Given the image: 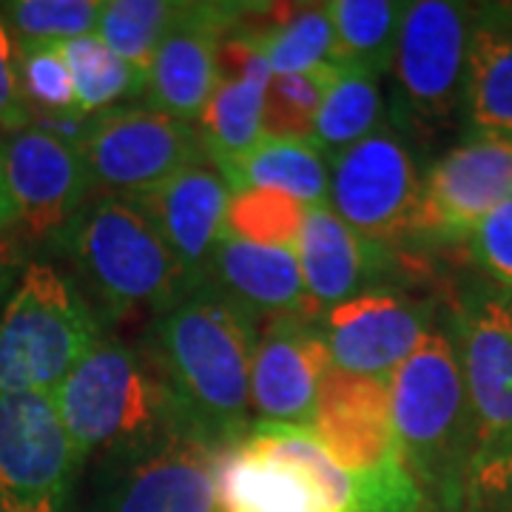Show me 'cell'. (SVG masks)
Returning a JSON list of instances; mask_svg holds the SVG:
<instances>
[{
	"label": "cell",
	"instance_id": "cell-3",
	"mask_svg": "<svg viewBox=\"0 0 512 512\" xmlns=\"http://www.w3.org/2000/svg\"><path fill=\"white\" fill-rule=\"evenodd\" d=\"M57 416L83 467L146 453L191 433L163 367L146 342L103 336L52 393Z\"/></svg>",
	"mask_w": 512,
	"mask_h": 512
},
{
	"label": "cell",
	"instance_id": "cell-5",
	"mask_svg": "<svg viewBox=\"0 0 512 512\" xmlns=\"http://www.w3.org/2000/svg\"><path fill=\"white\" fill-rule=\"evenodd\" d=\"M100 319H154L194 291L154 222L128 197L92 194L57 242Z\"/></svg>",
	"mask_w": 512,
	"mask_h": 512
},
{
	"label": "cell",
	"instance_id": "cell-17",
	"mask_svg": "<svg viewBox=\"0 0 512 512\" xmlns=\"http://www.w3.org/2000/svg\"><path fill=\"white\" fill-rule=\"evenodd\" d=\"M333 362L316 319L274 316L259 325L251 362L254 424L311 430L319 387Z\"/></svg>",
	"mask_w": 512,
	"mask_h": 512
},
{
	"label": "cell",
	"instance_id": "cell-34",
	"mask_svg": "<svg viewBox=\"0 0 512 512\" xmlns=\"http://www.w3.org/2000/svg\"><path fill=\"white\" fill-rule=\"evenodd\" d=\"M470 259L498 291L512 293V200L495 208L464 239Z\"/></svg>",
	"mask_w": 512,
	"mask_h": 512
},
{
	"label": "cell",
	"instance_id": "cell-7",
	"mask_svg": "<svg viewBox=\"0 0 512 512\" xmlns=\"http://www.w3.org/2000/svg\"><path fill=\"white\" fill-rule=\"evenodd\" d=\"M103 336L100 313L72 276L29 262L0 308V396H52Z\"/></svg>",
	"mask_w": 512,
	"mask_h": 512
},
{
	"label": "cell",
	"instance_id": "cell-27",
	"mask_svg": "<svg viewBox=\"0 0 512 512\" xmlns=\"http://www.w3.org/2000/svg\"><path fill=\"white\" fill-rule=\"evenodd\" d=\"M387 120V103L382 94V77L359 69H342L322 100L313 123L311 146L333 157L356 146Z\"/></svg>",
	"mask_w": 512,
	"mask_h": 512
},
{
	"label": "cell",
	"instance_id": "cell-1",
	"mask_svg": "<svg viewBox=\"0 0 512 512\" xmlns=\"http://www.w3.org/2000/svg\"><path fill=\"white\" fill-rule=\"evenodd\" d=\"M259 322L200 285L154 319L146 345L163 367L188 430L211 447L237 444L254 424L251 362Z\"/></svg>",
	"mask_w": 512,
	"mask_h": 512
},
{
	"label": "cell",
	"instance_id": "cell-30",
	"mask_svg": "<svg viewBox=\"0 0 512 512\" xmlns=\"http://www.w3.org/2000/svg\"><path fill=\"white\" fill-rule=\"evenodd\" d=\"M339 74L336 63L302 74H274L265 94L262 137L311 143L313 123L322 100Z\"/></svg>",
	"mask_w": 512,
	"mask_h": 512
},
{
	"label": "cell",
	"instance_id": "cell-25",
	"mask_svg": "<svg viewBox=\"0 0 512 512\" xmlns=\"http://www.w3.org/2000/svg\"><path fill=\"white\" fill-rule=\"evenodd\" d=\"M217 163V160H214ZM220 171L231 194L245 188H265L293 197L302 205H328L330 160L302 140L262 137L245 154L220 160Z\"/></svg>",
	"mask_w": 512,
	"mask_h": 512
},
{
	"label": "cell",
	"instance_id": "cell-23",
	"mask_svg": "<svg viewBox=\"0 0 512 512\" xmlns=\"http://www.w3.org/2000/svg\"><path fill=\"white\" fill-rule=\"evenodd\" d=\"M461 117L467 134L512 137V3H476Z\"/></svg>",
	"mask_w": 512,
	"mask_h": 512
},
{
	"label": "cell",
	"instance_id": "cell-6",
	"mask_svg": "<svg viewBox=\"0 0 512 512\" xmlns=\"http://www.w3.org/2000/svg\"><path fill=\"white\" fill-rule=\"evenodd\" d=\"M450 333L473 430L461 512H512V293H464Z\"/></svg>",
	"mask_w": 512,
	"mask_h": 512
},
{
	"label": "cell",
	"instance_id": "cell-15",
	"mask_svg": "<svg viewBox=\"0 0 512 512\" xmlns=\"http://www.w3.org/2000/svg\"><path fill=\"white\" fill-rule=\"evenodd\" d=\"M512 200V137L467 134L421 174L413 237L464 239Z\"/></svg>",
	"mask_w": 512,
	"mask_h": 512
},
{
	"label": "cell",
	"instance_id": "cell-11",
	"mask_svg": "<svg viewBox=\"0 0 512 512\" xmlns=\"http://www.w3.org/2000/svg\"><path fill=\"white\" fill-rule=\"evenodd\" d=\"M419 197L416 154L390 117L365 140L330 157L328 208L373 245L393 248L413 237Z\"/></svg>",
	"mask_w": 512,
	"mask_h": 512
},
{
	"label": "cell",
	"instance_id": "cell-19",
	"mask_svg": "<svg viewBox=\"0 0 512 512\" xmlns=\"http://www.w3.org/2000/svg\"><path fill=\"white\" fill-rule=\"evenodd\" d=\"M131 200L154 222L188 285L200 288L208 276L217 242L225 234V211L231 200V188L222 177L220 165L202 154L200 160L188 163L165 183Z\"/></svg>",
	"mask_w": 512,
	"mask_h": 512
},
{
	"label": "cell",
	"instance_id": "cell-10",
	"mask_svg": "<svg viewBox=\"0 0 512 512\" xmlns=\"http://www.w3.org/2000/svg\"><path fill=\"white\" fill-rule=\"evenodd\" d=\"M74 148L92 194L140 197L205 154L197 126L151 106H120L83 120Z\"/></svg>",
	"mask_w": 512,
	"mask_h": 512
},
{
	"label": "cell",
	"instance_id": "cell-18",
	"mask_svg": "<svg viewBox=\"0 0 512 512\" xmlns=\"http://www.w3.org/2000/svg\"><path fill=\"white\" fill-rule=\"evenodd\" d=\"M311 433L350 476L373 478L404 467L390 416V382L382 379L330 367Z\"/></svg>",
	"mask_w": 512,
	"mask_h": 512
},
{
	"label": "cell",
	"instance_id": "cell-31",
	"mask_svg": "<svg viewBox=\"0 0 512 512\" xmlns=\"http://www.w3.org/2000/svg\"><path fill=\"white\" fill-rule=\"evenodd\" d=\"M308 205L279 191L265 188H245L231 194L225 211V234L265 245V248H291L299 239Z\"/></svg>",
	"mask_w": 512,
	"mask_h": 512
},
{
	"label": "cell",
	"instance_id": "cell-8",
	"mask_svg": "<svg viewBox=\"0 0 512 512\" xmlns=\"http://www.w3.org/2000/svg\"><path fill=\"white\" fill-rule=\"evenodd\" d=\"M476 3H407L393 52V111L399 131L430 134L447 128L464 103L467 49Z\"/></svg>",
	"mask_w": 512,
	"mask_h": 512
},
{
	"label": "cell",
	"instance_id": "cell-4",
	"mask_svg": "<svg viewBox=\"0 0 512 512\" xmlns=\"http://www.w3.org/2000/svg\"><path fill=\"white\" fill-rule=\"evenodd\" d=\"M390 416L424 512L464 510L473 430L450 330H433L390 376Z\"/></svg>",
	"mask_w": 512,
	"mask_h": 512
},
{
	"label": "cell",
	"instance_id": "cell-32",
	"mask_svg": "<svg viewBox=\"0 0 512 512\" xmlns=\"http://www.w3.org/2000/svg\"><path fill=\"white\" fill-rule=\"evenodd\" d=\"M18 72L23 103L35 120V111L46 117H63L72 123H83L77 111L74 83L60 43H26L18 40Z\"/></svg>",
	"mask_w": 512,
	"mask_h": 512
},
{
	"label": "cell",
	"instance_id": "cell-26",
	"mask_svg": "<svg viewBox=\"0 0 512 512\" xmlns=\"http://www.w3.org/2000/svg\"><path fill=\"white\" fill-rule=\"evenodd\" d=\"M333 63L376 77L390 72L407 3L399 0H333Z\"/></svg>",
	"mask_w": 512,
	"mask_h": 512
},
{
	"label": "cell",
	"instance_id": "cell-14",
	"mask_svg": "<svg viewBox=\"0 0 512 512\" xmlns=\"http://www.w3.org/2000/svg\"><path fill=\"white\" fill-rule=\"evenodd\" d=\"M316 328L336 370L390 382L439 325L433 302L384 288L322 311Z\"/></svg>",
	"mask_w": 512,
	"mask_h": 512
},
{
	"label": "cell",
	"instance_id": "cell-29",
	"mask_svg": "<svg viewBox=\"0 0 512 512\" xmlns=\"http://www.w3.org/2000/svg\"><path fill=\"white\" fill-rule=\"evenodd\" d=\"M177 12L180 3L171 0H103L94 35L146 80L157 46Z\"/></svg>",
	"mask_w": 512,
	"mask_h": 512
},
{
	"label": "cell",
	"instance_id": "cell-21",
	"mask_svg": "<svg viewBox=\"0 0 512 512\" xmlns=\"http://www.w3.org/2000/svg\"><path fill=\"white\" fill-rule=\"evenodd\" d=\"M202 285L217 288L259 325L274 316H319L291 248H265L222 234Z\"/></svg>",
	"mask_w": 512,
	"mask_h": 512
},
{
	"label": "cell",
	"instance_id": "cell-12",
	"mask_svg": "<svg viewBox=\"0 0 512 512\" xmlns=\"http://www.w3.org/2000/svg\"><path fill=\"white\" fill-rule=\"evenodd\" d=\"M77 470L52 396H0V512H66Z\"/></svg>",
	"mask_w": 512,
	"mask_h": 512
},
{
	"label": "cell",
	"instance_id": "cell-28",
	"mask_svg": "<svg viewBox=\"0 0 512 512\" xmlns=\"http://www.w3.org/2000/svg\"><path fill=\"white\" fill-rule=\"evenodd\" d=\"M60 52L72 74L77 111L83 120L120 109L128 100H140L146 92V80L97 35L66 40L60 43Z\"/></svg>",
	"mask_w": 512,
	"mask_h": 512
},
{
	"label": "cell",
	"instance_id": "cell-20",
	"mask_svg": "<svg viewBox=\"0 0 512 512\" xmlns=\"http://www.w3.org/2000/svg\"><path fill=\"white\" fill-rule=\"evenodd\" d=\"M293 254L319 313L362 293L384 291L382 282L396 262L393 248L362 239L328 205H311L305 211Z\"/></svg>",
	"mask_w": 512,
	"mask_h": 512
},
{
	"label": "cell",
	"instance_id": "cell-13",
	"mask_svg": "<svg viewBox=\"0 0 512 512\" xmlns=\"http://www.w3.org/2000/svg\"><path fill=\"white\" fill-rule=\"evenodd\" d=\"M217 447L194 433L146 453L100 464V490L92 512H220Z\"/></svg>",
	"mask_w": 512,
	"mask_h": 512
},
{
	"label": "cell",
	"instance_id": "cell-33",
	"mask_svg": "<svg viewBox=\"0 0 512 512\" xmlns=\"http://www.w3.org/2000/svg\"><path fill=\"white\" fill-rule=\"evenodd\" d=\"M103 0H12L0 3V15L15 40L66 43L97 32Z\"/></svg>",
	"mask_w": 512,
	"mask_h": 512
},
{
	"label": "cell",
	"instance_id": "cell-9",
	"mask_svg": "<svg viewBox=\"0 0 512 512\" xmlns=\"http://www.w3.org/2000/svg\"><path fill=\"white\" fill-rule=\"evenodd\" d=\"M92 185L69 134L29 123L0 131V239L60 242Z\"/></svg>",
	"mask_w": 512,
	"mask_h": 512
},
{
	"label": "cell",
	"instance_id": "cell-16",
	"mask_svg": "<svg viewBox=\"0 0 512 512\" xmlns=\"http://www.w3.org/2000/svg\"><path fill=\"white\" fill-rule=\"evenodd\" d=\"M248 3H180L151 60L143 100L151 109L197 126L220 80V43Z\"/></svg>",
	"mask_w": 512,
	"mask_h": 512
},
{
	"label": "cell",
	"instance_id": "cell-35",
	"mask_svg": "<svg viewBox=\"0 0 512 512\" xmlns=\"http://www.w3.org/2000/svg\"><path fill=\"white\" fill-rule=\"evenodd\" d=\"M29 123H35V120L20 94L18 40L0 15V131H15Z\"/></svg>",
	"mask_w": 512,
	"mask_h": 512
},
{
	"label": "cell",
	"instance_id": "cell-2",
	"mask_svg": "<svg viewBox=\"0 0 512 512\" xmlns=\"http://www.w3.org/2000/svg\"><path fill=\"white\" fill-rule=\"evenodd\" d=\"M220 512H424L404 467L359 478L342 470L311 430L251 424L217 461Z\"/></svg>",
	"mask_w": 512,
	"mask_h": 512
},
{
	"label": "cell",
	"instance_id": "cell-24",
	"mask_svg": "<svg viewBox=\"0 0 512 512\" xmlns=\"http://www.w3.org/2000/svg\"><path fill=\"white\" fill-rule=\"evenodd\" d=\"M231 32L251 43L268 60L274 74L313 72L333 63V20L328 3H248Z\"/></svg>",
	"mask_w": 512,
	"mask_h": 512
},
{
	"label": "cell",
	"instance_id": "cell-22",
	"mask_svg": "<svg viewBox=\"0 0 512 512\" xmlns=\"http://www.w3.org/2000/svg\"><path fill=\"white\" fill-rule=\"evenodd\" d=\"M220 80L202 109L197 131L211 160H231L262 140L271 66L251 43L228 32L220 43Z\"/></svg>",
	"mask_w": 512,
	"mask_h": 512
}]
</instances>
